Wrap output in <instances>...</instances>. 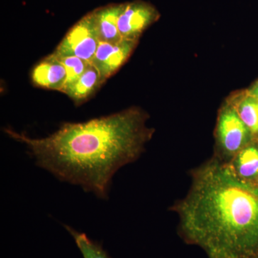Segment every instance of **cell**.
<instances>
[{
    "mask_svg": "<svg viewBox=\"0 0 258 258\" xmlns=\"http://www.w3.org/2000/svg\"><path fill=\"white\" fill-rule=\"evenodd\" d=\"M103 83L98 70L91 63L64 94L67 95L76 105L81 104L88 101Z\"/></svg>",
    "mask_w": 258,
    "mask_h": 258,
    "instance_id": "obj_9",
    "label": "cell"
},
{
    "mask_svg": "<svg viewBox=\"0 0 258 258\" xmlns=\"http://www.w3.org/2000/svg\"><path fill=\"white\" fill-rule=\"evenodd\" d=\"M252 136L235 107L230 101L227 102L222 107L217 118L214 157L229 164L250 143Z\"/></svg>",
    "mask_w": 258,
    "mask_h": 258,
    "instance_id": "obj_3",
    "label": "cell"
},
{
    "mask_svg": "<svg viewBox=\"0 0 258 258\" xmlns=\"http://www.w3.org/2000/svg\"><path fill=\"white\" fill-rule=\"evenodd\" d=\"M160 14L155 7L146 2L124 3L118 20V29L122 38L139 40L142 34L159 20Z\"/></svg>",
    "mask_w": 258,
    "mask_h": 258,
    "instance_id": "obj_5",
    "label": "cell"
},
{
    "mask_svg": "<svg viewBox=\"0 0 258 258\" xmlns=\"http://www.w3.org/2000/svg\"><path fill=\"white\" fill-rule=\"evenodd\" d=\"M67 79L63 64L53 53L42 59L32 69V83L37 87L62 92Z\"/></svg>",
    "mask_w": 258,
    "mask_h": 258,
    "instance_id": "obj_7",
    "label": "cell"
},
{
    "mask_svg": "<svg viewBox=\"0 0 258 258\" xmlns=\"http://www.w3.org/2000/svg\"><path fill=\"white\" fill-rule=\"evenodd\" d=\"M257 181H258V179H257Z\"/></svg>",
    "mask_w": 258,
    "mask_h": 258,
    "instance_id": "obj_16",
    "label": "cell"
},
{
    "mask_svg": "<svg viewBox=\"0 0 258 258\" xmlns=\"http://www.w3.org/2000/svg\"><path fill=\"white\" fill-rule=\"evenodd\" d=\"M147 119L143 110L134 107L82 123H62L44 138L9 128L4 132L26 146L37 166L106 200L115 173L137 161L152 138Z\"/></svg>",
    "mask_w": 258,
    "mask_h": 258,
    "instance_id": "obj_1",
    "label": "cell"
},
{
    "mask_svg": "<svg viewBox=\"0 0 258 258\" xmlns=\"http://www.w3.org/2000/svg\"><path fill=\"white\" fill-rule=\"evenodd\" d=\"M230 103L253 136H258V99L247 93L242 96L234 97Z\"/></svg>",
    "mask_w": 258,
    "mask_h": 258,
    "instance_id": "obj_11",
    "label": "cell"
},
{
    "mask_svg": "<svg viewBox=\"0 0 258 258\" xmlns=\"http://www.w3.org/2000/svg\"><path fill=\"white\" fill-rule=\"evenodd\" d=\"M100 42L94 15L91 12L70 29L52 53L57 57L75 56L92 63Z\"/></svg>",
    "mask_w": 258,
    "mask_h": 258,
    "instance_id": "obj_4",
    "label": "cell"
},
{
    "mask_svg": "<svg viewBox=\"0 0 258 258\" xmlns=\"http://www.w3.org/2000/svg\"><path fill=\"white\" fill-rule=\"evenodd\" d=\"M57 57L63 64L67 73V79L62 91V93H64L70 88L74 86L91 63L75 56Z\"/></svg>",
    "mask_w": 258,
    "mask_h": 258,
    "instance_id": "obj_13",
    "label": "cell"
},
{
    "mask_svg": "<svg viewBox=\"0 0 258 258\" xmlns=\"http://www.w3.org/2000/svg\"><path fill=\"white\" fill-rule=\"evenodd\" d=\"M255 258H258V256H257V257H256Z\"/></svg>",
    "mask_w": 258,
    "mask_h": 258,
    "instance_id": "obj_15",
    "label": "cell"
},
{
    "mask_svg": "<svg viewBox=\"0 0 258 258\" xmlns=\"http://www.w3.org/2000/svg\"><path fill=\"white\" fill-rule=\"evenodd\" d=\"M247 93L249 96H253L258 99V81L254 83L252 87L249 88L248 91H247Z\"/></svg>",
    "mask_w": 258,
    "mask_h": 258,
    "instance_id": "obj_14",
    "label": "cell"
},
{
    "mask_svg": "<svg viewBox=\"0 0 258 258\" xmlns=\"http://www.w3.org/2000/svg\"><path fill=\"white\" fill-rule=\"evenodd\" d=\"M64 228L74 237L83 258H111L99 242L91 240L86 234L78 232L69 226L64 225Z\"/></svg>",
    "mask_w": 258,
    "mask_h": 258,
    "instance_id": "obj_12",
    "label": "cell"
},
{
    "mask_svg": "<svg viewBox=\"0 0 258 258\" xmlns=\"http://www.w3.org/2000/svg\"><path fill=\"white\" fill-rule=\"evenodd\" d=\"M227 164L241 179L254 182L258 179V144L249 143Z\"/></svg>",
    "mask_w": 258,
    "mask_h": 258,
    "instance_id": "obj_10",
    "label": "cell"
},
{
    "mask_svg": "<svg viewBox=\"0 0 258 258\" xmlns=\"http://www.w3.org/2000/svg\"><path fill=\"white\" fill-rule=\"evenodd\" d=\"M191 184L170 210L178 233L207 258L258 256V184L212 157L190 172Z\"/></svg>",
    "mask_w": 258,
    "mask_h": 258,
    "instance_id": "obj_2",
    "label": "cell"
},
{
    "mask_svg": "<svg viewBox=\"0 0 258 258\" xmlns=\"http://www.w3.org/2000/svg\"><path fill=\"white\" fill-rule=\"evenodd\" d=\"M123 6L124 3L111 4L92 11L100 41L115 44L123 39L118 29V20Z\"/></svg>",
    "mask_w": 258,
    "mask_h": 258,
    "instance_id": "obj_8",
    "label": "cell"
},
{
    "mask_svg": "<svg viewBox=\"0 0 258 258\" xmlns=\"http://www.w3.org/2000/svg\"><path fill=\"white\" fill-rule=\"evenodd\" d=\"M138 40L122 39L118 43L100 42L92 64L98 70L103 83L111 78L126 62Z\"/></svg>",
    "mask_w": 258,
    "mask_h": 258,
    "instance_id": "obj_6",
    "label": "cell"
}]
</instances>
